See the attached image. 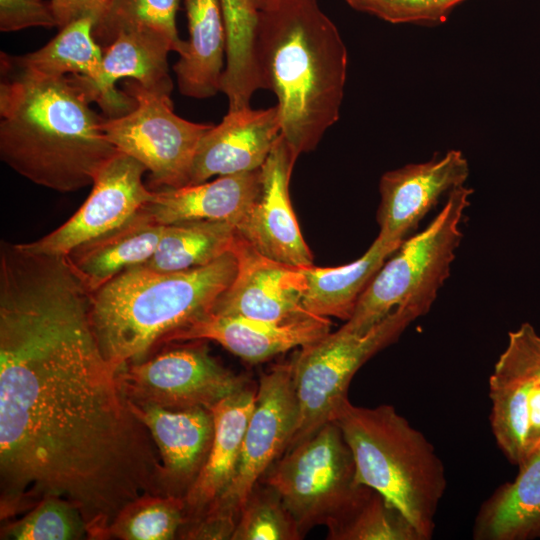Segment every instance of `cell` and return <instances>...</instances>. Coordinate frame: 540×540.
<instances>
[{
	"instance_id": "obj_16",
	"label": "cell",
	"mask_w": 540,
	"mask_h": 540,
	"mask_svg": "<svg viewBox=\"0 0 540 540\" xmlns=\"http://www.w3.org/2000/svg\"><path fill=\"white\" fill-rule=\"evenodd\" d=\"M174 51L164 36L149 30H126L116 34L103 48L98 76L94 80L71 75L90 102L97 103L107 118L124 115L135 101L116 88L121 79H132L149 91L170 95L173 82L169 74L168 53Z\"/></svg>"
},
{
	"instance_id": "obj_33",
	"label": "cell",
	"mask_w": 540,
	"mask_h": 540,
	"mask_svg": "<svg viewBox=\"0 0 540 540\" xmlns=\"http://www.w3.org/2000/svg\"><path fill=\"white\" fill-rule=\"evenodd\" d=\"M1 539L79 540L88 539V534L79 509L66 499L51 496L19 519L6 521Z\"/></svg>"
},
{
	"instance_id": "obj_9",
	"label": "cell",
	"mask_w": 540,
	"mask_h": 540,
	"mask_svg": "<svg viewBox=\"0 0 540 540\" xmlns=\"http://www.w3.org/2000/svg\"><path fill=\"white\" fill-rule=\"evenodd\" d=\"M123 91L136 104L124 115L103 118L107 139L146 167L157 190L187 185L198 144L213 125L181 118L170 95L149 91L135 80L125 79Z\"/></svg>"
},
{
	"instance_id": "obj_22",
	"label": "cell",
	"mask_w": 540,
	"mask_h": 540,
	"mask_svg": "<svg viewBox=\"0 0 540 540\" xmlns=\"http://www.w3.org/2000/svg\"><path fill=\"white\" fill-rule=\"evenodd\" d=\"M256 394L257 386L250 384L209 409L214 419L213 443L204 467L184 497V519L203 513L231 484Z\"/></svg>"
},
{
	"instance_id": "obj_37",
	"label": "cell",
	"mask_w": 540,
	"mask_h": 540,
	"mask_svg": "<svg viewBox=\"0 0 540 540\" xmlns=\"http://www.w3.org/2000/svg\"><path fill=\"white\" fill-rule=\"evenodd\" d=\"M238 516L222 509H209L184 519L176 539L231 540Z\"/></svg>"
},
{
	"instance_id": "obj_23",
	"label": "cell",
	"mask_w": 540,
	"mask_h": 540,
	"mask_svg": "<svg viewBox=\"0 0 540 540\" xmlns=\"http://www.w3.org/2000/svg\"><path fill=\"white\" fill-rule=\"evenodd\" d=\"M165 226L142 207L122 225L79 244L65 257L91 293L121 272L147 262Z\"/></svg>"
},
{
	"instance_id": "obj_19",
	"label": "cell",
	"mask_w": 540,
	"mask_h": 540,
	"mask_svg": "<svg viewBox=\"0 0 540 540\" xmlns=\"http://www.w3.org/2000/svg\"><path fill=\"white\" fill-rule=\"evenodd\" d=\"M281 134L275 106L228 110L200 140L187 185L261 168Z\"/></svg>"
},
{
	"instance_id": "obj_12",
	"label": "cell",
	"mask_w": 540,
	"mask_h": 540,
	"mask_svg": "<svg viewBox=\"0 0 540 540\" xmlns=\"http://www.w3.org/2000/svg\"><path fill=\"white\" fill-rule=\"evenodd\" d=\"M298 414L290 360L260 375L235 476L207 510L223 509L239 515L255 484L287 450L297 428Z\"/></svg>"
},
{
	"instance_id": "obj_3",
	"label": "cell",
	"mask_w": 540,
	"mask_h": 540,
	"mask_svg": "<svg viewBox=\"0 0 540 540\" xmlns=\"http://www.w3.org/2000/svg\"><path fill=\"white\" fill-rule=\"evenodd\" d=\"M262 89L277 99L281 135L296 157L316 148L339 119L348 53L318 0H275L258 11Z\"/></svg>"
},
{
	"instance_id": "obj_14",
	"label": "cell",
	"mask_w": 540,
	"mask_h": 540,
	"mask_svg": "<svg viewBox=\"0 0 540 540\" xmlns=\"http://www.w3.org/2000/svg\"><path fill=\"white\" fill-rule=\"evenodd\" d=\"M298 157L280 134L260 168V189L237 232L262 255L291 266L312 265L289 196V182Z\"/></svg>"
},
{
	"instance_id": "obj_24",
	"label": "cell",
	"mask_w": 540,
	"mask_h": 540,
	"mask_svg": "<svg viewBox=\"0 0 540 540\" xmlns=\"http://www.w3.org/2000/svg\"><path fill=\"white\" fill-rule=\"evenodd\" d=\"M189 39L173 66L179 92L205 99L220 91L226 28L219 0H185Z\"/></svg>"
},
{
	"instance_id": "obj_10",
	"label": "cell",
	"mask_w": 540,
	"mask_h": 540,
	"mask_svg": "<svg viewBox=\"0 0 540 540\" xmlns=\"http://www.w3.org/2000/svg\"><path fill=\"white\" fill-rule=\"evenodd\" d=\"M188 342L119 369L120 385L131 404L173 411L210 409L251 384L216 360L204 340Z\"/></svg>"
},
{
	"instance_id": "obj_21",
	"label": "cell",
	"mask_w": 540,
	"mask_h": 540,
	"mask_svg": "<svg viewBox=\"0 0 540 540\" xmlns=\"http://www.w3.org/2000/svg\"><path fill=\"white\" fill-rule=\"evenodd\" d=\"M260 189V169L219 176L210 182L154 190L143 206L160 224L218 220L236 229L255 201Z\"/></svg>"
},
{
	"instance_id": "obj_18",
	"label": "cell",
	"mask_w": 540,
	"mask_h": 540,
	"mask_svg": "<svg viewBox=\"0 0 540 540\" xmlns=\"http://www.w3.org/2000/svg\"><path fill=\"white\" fill-rule=\"evenodd\" d=\"M329 318L310 313L271 322L210 312L167 337L164 344L191 340L214 341L246 362L255 364L330 333Z\"/></svg>"
},
{
	"instance_id": "obj_26",
	"label": "cell",
	"mask_w": 540,
	"mask_h": 540,
	"mask_svg": "<svg viewBox=\"0 0 540 540\" xmlns=\"http://www.w3.org/2000/svg\"><path fill=\"white\" fill-rule=\"evenodd\" d=\"M401 243L377 236L368 250L349 264L301 267L306 282L301 301L303 309L320 317L350 319L367 285Z\"/></svg>"
},
{
	"instance_id": "obj_15",
	"label": "cell",
	"mask_w": 540,
	"mask_h": 540,
	"mask_svg": "<svg viewBox=\"0 0 540 540\" xmlns=\"http://www.w3.org/2000/svg\"><path fill=\"white\" fill-rule=\"evenodd\" d=\"M231 252L236 275L211 312L271 322L308 313L301 303L306 287L301 267L262 255L238 232Z\"/></svg>"
},
{
	"instance_id": "obj_31",
	"label": "cell",
	"mask_w": 540,
	"mask_h": 540,
	"mask_svg": "<svg viewBox=\"0 0 540 540\" xmlns=\"http://www.w3.org/2000/svg\"><path fill=\"white\" fill-rule=\"evenodd\" d=\"M183 497L146 494L127 504L108 526L104 540L176 539L184 521Z\"/></svg>"
},
{
	"instance_id": "obj_34",
	"label": "cell",
	"mask_w": 540,
	"mask_h": 540,
	"mask_svg": "<svg viewBox=\"0 0 540 540\" xmlns=\"http://www.w3.org/2000/svg\"><path fill=\"white\" fill-rule=\"evenodd\" d=\"M298 526L280 495L259 481L242 505L231 540H300Z\"/></svg>"
},
{
	"instance_id": "obj_5",
	"label": "cell",
	"mask_w": 540,
	"mask_h": 540,
	"mask_svg": "<svg viewBox=\"0 0 540 540\" xmlns=\"http://www.w3.org/2000/svg\"><path fill=\"white\" fill-rule=\"evenodd\" d=\"M332 421L351 449L357 482L382 494L422 540H430L447 488L445 467L432 443L388 404L362 407L347 398Z\"/></svg>"
},
{
	"instance_id": "obj_11",
	"label": "cell",
	"mask_w": 540,
	"mask_h": 540,
	"mask_svg": "<svg viewBox=\"0 0 540 540\" xmlns=\"http://www.w3.org/2000/svg\"><path fill=\"white\" fill-rule=\"evenodd\" d=\"M488 383L492 434L519 466L540 449V335L530 323L508 333Z\"/></svg>"
},
{
	"instance_id": "obj_38",
	"label": "cell",
	"mask_w": 540,
	"mask_h": 540,
	"mask_svg": "<svg viewBox=\"0 0 540 540\" xmlns=\"http://www.w3.org/2000/svg\"><path fill=\"white\" fill-rule=\"evenodd\" d=\"M58 22V28L89 17L95 24L104 15L111 0H48ZM95 26V25H94Z\"/></svg>"
},
{
	"instance_id": "obj_35",
	"label": "cell",
	"mask_w": 540,
	"mask_h": 540,
	"mask_svg": "<svg viewBox=\"0 0 540 540\" xmlns=\"http://www.w3.org/2000/svg\"><path fill=\"white\" fill-rule=\"evenodd\" d=\"M465 0H345L353 9L392 24L434 25Z\"/></svg>"
},
{
	"instance_id": "obj_17",
	"label": "cell",
	"mask_w": 540,
	"mask_h": 540,
	"mask_svg": "<svg viewBox=\"0 0 540 540\" xmlns=\"http://www.w3.org/2000/svg\"><path fill=\"white\" fill-rule=\"evenodd\" d=\"M469 174L467 158L456 149L384 173L379 183L378 236L403 242L439 199L463 186Z\"/></svg>"
},
{
	"instance_id": "obj_7",
	"label": "cell",
	"mask_w": 540,
	"mask_h": 540,
	"mask_svg": "<svg viewBox=\"0 0 540 540\" xmlns=\"http://www.w3.org/2000/svg\"><path fill=\"white\" fill-rule=\"evenodd\" d=\"M420 316L416 309L400 306L363 335L341 327L301 347L292 359L298 424L287 450L332 421L337 407L348 398L356 372L376 353L397 341Z\"/></svg>"
},
{
	"instance_id": "obj_29",
	"label": "cell",
	"mask_w": 540,
	"mask_h": 540,
	"mask_svg": "<svg viewBox=\"0 0 540 540\" xmlns=\"http://www.w3.org/2000/svg\"><path fill=\"white\" fill-rule=\"evenodd\" d=\"M236 235V227L227 221L166 225L155 252L142 266L159 272L202 267L231 252Z\"/></svg>"
},
{
	"instance_id": "obj_27",
	"label": "cell",
	"mask_w": 540,
	"mask_h": 540,
	"mask_svg": "<svg viewBox=\"0 0 540 540\" xmlns=\"http://www.w3.org/2000/svg\"><path fill=\"white\" fill-rule=\"evenodd\" d=\"M95 22L81 18L59 29L40 49L21 56L1 53V61L45 78L79 75L94 80L100 71L103 49L93 35Z\"/></svg>"
},
{
	"instance_id": "obj_6",
	"label": "cell",
	"mask_w": 540,
	"mask_h": 540,
	"mask_svg": "<svg viewBox=\"0 0 540 540\" xmlns=\"http://www.w3.org/2000/svg\"><path fill=\"white\" fill-rule=\"evenodd\" d=\"M472 192L465 185L453 189L431 223L401 243L361 294L344 330L363 335L400 306L413 307L422 316L430 310L449 277Z\"/></svg>"
},
{
	"instance_id": "obj_13",
	"label": "cell",
	"mask_w": 540,
	"mask_h": 540,
	"mask_svg": "<svg viewBox=\"0 0 540 540\" xmlns=\"http://www.w3.org/2000/svg\"><path fill=\"white\" fill-rule=\"evenodd\" d=\"M146 171L142 163L118 150L100 169L89 196L72 217L40 239L19 245L34 253L65 256L122 225L154 196L142 180Z\"/></svg>"
},
{
	"instance_id": "obj_1",
	"label": "cell",
	"mask_w": 540,
	"mask_h": 540,
	"mask_svg": "<svg viewBox=\"0 0 540 540\" xmlns=\"http://www.w3.org/2000/svg\"><path fill=\"white\" fill-rule=\"evenodd\" d=\"M90 292L64 255L0 252V519L51 496L104 540L117 514L160 494L161 459L97 343Z\"/></svg>"
},
{
	"instance_id": "obj_8",
	"label": "cell",
	"mask_w": 540,
	"mask_h": 540,
	"mask_svg": "<svg viewBox=\"0 0 540 540\" xmlns=\"http://www.w3.org/2000/svg\"><path fill=\"white\" fill-rule=\"evenodd\" d=\"M260 481L280 495L302 538L344 515L367 488L357 482L351 449L334 421L285 451Z\"/></svg>"
},
{
	"instance_id": "obj_39",
	"label": "cell",
	"mask_w": 540,
	"mask_h": 540,
	"mask_svg": "<svg viewBox=\"0 0 540 540\" xmlns=\"http://www.w3.org/2000/svg\"><path fill=\"white\" fill-rule=\"evenodd\" d=\"M249 1L252 4V6L255 8V10L258 12L268 7L275 0H249Z\"/></svg>"
},
{
	"instance_id": "obj_36",
	"label": "cell",
	"mask_w": 540,
	"mask_h": 540,
	"mask_svg": "<svg viewBox=\"0 0 540 540\" xmlns=\"http://www.w3.org/2000/svg\"><path fill=\"white\" fill-rule=\"evenodd\" d=\"M30 27L58 28L49 1L0 0V30L14 32Z\"/></svg>"
},
{
	"instance_id": "obj_25",
	"label": "cell",
	"mask_w": 540,
	"mask_h": 540,
	"mask_svg": "<svg viewBox=\"0 0 540 540\" xmlns=\"http://www.w3.org/2000/svg\"><path fill=\"white\" fill-rule=\"evenodd\" d=\"M481 504L475 517V540L540 539V449L518 466Z\"/></svg>"
},
{
	"instance_id": "obj_20",
	"label": "cell",
	"mask_w": 540,
	"mask_h": 540,
	"mask_svg": "<svg viewBox=\"0 0 540 540\" xmlns=\"http://www.w3.org/2000/svg\"><path fill=\"white\" fill-rule=\"evenodd\" d=\"M157 447L162 472L161 495L185 497L209 456L214 419L207 408L167 410L131 404Z\"/></svg>"
},
{
	"instance_id": "obj_4",
	"label": "cell",
	"mask_w": 540,
	"mask_h": 540,
	"mask_svg": "<svg viewBox=\"0 0 540 540\" xmlns=\"http://www.w3.org/2000/svg\"><path fill=\"white\" fill-rule=\"evenodd\" d=\"M236 271L228 252L190 270L139 265L116 275L90 293L89 319L104 358L118 368L147 359L168 336L210 313Z\"/></svg>"
},
{
	"instance_id": "obj_30",
	"label": "cell",
	"mask_w": 540,
	"mask_h": 540,
	"mask_svg": "<svg viewBox=\"0 0 540 540\" xmlns=\"http://www.w3.org/2000/svg\"><path fill=\"white\" fill-rule=\"evenodd\" d=\"M326 527L328 540H422L405 515L368 486L344 515Z\"/></svg>"
},
{
	"instance_id": "obj_28",
	"label": "cell",
	"mask_w": 540,
	"mask_h": 540,
	"mask_svg": "<svg viewBox=\"0 0 540 540\" xmlns=\"http://www.w3.org/2000/svg\"><path fill=\"white\" fill-rule=\"evenodd\" d=\"M226 28V65L220 91L228 99V110L250 106L262 88L255 41L258 12L249 0H219Z\"/></svg>"
},
{
	"instance_id": "obj_2",
	"label": "cell",
	"mask_w": 540,
	"mask_h": 540,
	"mask_svg": "<svg viewBox=\"0 0 540 540\" xmlns=\"http://www.w3.org/2000/svg\"><path fill=\"white\" fill-rule=\"evenodd\" d=\"M0 158L36 185L75 192L92 185L118 151L71 75L45 78L1 61Z\"/></svg>"
},
{
	"instance_id": "obj_32",
	"label": "cell",
	"mask_w": 540,
	"mask_h": 540,
	"mask_svg": "<svg viewBox=\"0 0 540 540\" xmlns=\"http://www.w3.org/2000/svg\"><path fill=\"white\" fill-rule=\"evenodd\" d=\"M181 0H111L93 35L98 44L107 47L117 33L126 30H149L167 38L174 52L183 51L185 41L179 38L176 13Z\"/></svg>"
}]
</instances>
